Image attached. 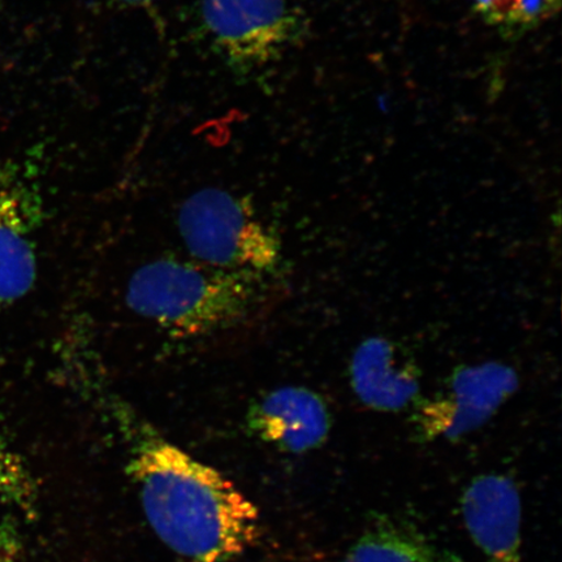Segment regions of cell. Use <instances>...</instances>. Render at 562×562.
<instances>
[{
    "instance_id": "cell-9",
    "label": "cell",
    "mask_w": 562,
    "mask_h": 562,
    "mask_svg": "<svg viewBox=\"0 0 562 562\" xmlns=\"http://www.w3.org/2000/svg\"><path fill=\"white\" fill-rule=\"evenodd\" d=\"M349 378L357 398L375 412H403L420 397L417 364L384 337H370L357 347Z\"/></svg>"
},
{
    "instance_id": "cell-14",
    "label": "cell",
    "mask_w": 562,
    "mask_h": 562,
    "mask_svg": "<svg viewBox=\"0 0 562 562\" xmlns=\"http://www.w3.org/2000/svg\"><path fill=\"white\" fill-rule=\"evenodd\" d=\"M20 548L15 532L0 525V562H19Z\"/></svg>"
},
{
    "instance_id": "cell-10",
    "label": "cell",
    "mask_w": 562,
    "mask_h": 562,
    "mask_svg": "<svg viewBox=\"0 0 562 562\" xmlns=\"http://www.w3.org/2000/svg\"><path fill=\"white\" fill-rule=\"evenodd\" d=\"M341 562H462L418 526L375 513Z\"/></svg>"
},
{
    "instance_id": "cell-4",
    "label": "cell",
    "mask_w": 562,
    "mask_h": 562,
    "mask_svg": "<svg viewBox=\"0 0 562 562\" xmlns=\"http://www.w3.org/2000/svg\"><path fill=\"white\" fill-rule=\"evenodd\" d=\"M200 25L210 50L238 76L279 61L304 34L290 0H201Z\"/></svg>"
},
{
    "instance_id": "cell-7",
    "label": "cell",
    "mask_w": 562,
    "mask_h": 562,
    "mask_svg": "<svg viewBox=\"0 0 562 562\" xmlns=\"http://www.w3.org/2000/svg\"><path fill=\"white\" fill-rule=\"evenodd\" d=\"M245 422L251 437L280 452L305 454L325 445L333 414L318 393L286 385L252 402Z\"/></svg>"
},
{
    "instance_id": "cell-6",
    "label": "cell",
    "mask_w": 562,
    "mask_h": 562,
    "mask_svg": "<svg viewBox=\"0 0 562 562\" xmlns=\"http://www.w3.org/2000/svg\"><path fill=\"white\" fill-rule=\"evenodd\" d=\"M42 220L38 189L18 167H0V308L24 299L37 280Z\"/></svg>"
},
{
    "instance_id": "cell-13",
    "label": "cell",
    "mask_w": 562,
    "mask_h": 562,
    "mask_svg": "<svg viewBox=\"0 0 562 562\" xmlns=\"http://www.w3.org/2000/svg\"><path fill=\"white\" fill-rule=\"evenodd\" d=\"M470 4L491 25L501 27L507 13L508 0H469Z\"/></svg>"
},
{
    "instance_id": "cell-1",
    "label": "cell",
    "mask_w": 562,
    "mask_h": 562,
    "mask_svg": "<svg viewBox=\"0 0 562 562\" xmlns=\"http://www.w3.org/2000/svg\"><path fill=\"white\" fill-rule=\"evenodd\" d=\"M126 473L147 524L189 562H229L259 538V512L235 483L161 435L130 406L111 404Z\"/></svg>"
},
{
    "instance_id": "cell-8",
    "label": "cell",
    "mask_w": 562,
    "mask_h": 562,
    "mask_svg": "<svg viewBox=\"0 0 562 562\" xmlns=\"http://www.w3.org/2000/svg\"><path fill=\"white\" fill-rule=\"evenodd\" d=\"M460 503L463 524L484 561L524 562L522 502L510 476H475L463 490Z\"/></svg>"
},
{
    "instance_id": "cell-15",
    "label": "cell",
    "mask_w": 562,
    "mask_h": 562,
    "mask_svg": "<svg viewBox=\"0 0 562 562\" xmlns=\"http://www.w3.org/2000/svg\"><path fill=\"white\" fill-rule=\"evenodd\" d=\"M116 4L125 7H139L156 2V0H114Z\"/></svg>"
},
{
    "instance_id": "cell-2",
    "label": "cell",
    "mask_w": 562,
    "mask_h": 562,
    "mask_svg": "<svg viewBox=\"0 0 562 562\" xmlns=\"http://www.w3.org/2000/svg\"><path fill=\"white\" fill-rule=\"evenodd\" d=\"M259 280L196 261L161 258L133 273L126 304L176 336H209L250 318L261 304Z\"/></svg>"
},
{
    "instance_id": "cell-3",
    "label": "cell",
    "mask_w": 562,
    "mask_h": 562,
    "mask_svg": "<svg viewBox=\"0 0 562 562\" xmlns=\"http://www.w3.org/2000/svg\"><path fill=\"white\" fill-rule=\"evenodd\" d=\"M182 241L196 262L261 278L276 269L281 246L251 203L221 188H205L182 202Z\"/></svg>"
},
{
    "instance_id": "cell-11",
    "label": "cell",
    "mask_w": 562,
    "mask_h": 562,
    "mask_svg": "<svg viewBox=\"0 0 562 562\" xmlns=\"http://www.w3.org/2000/svg\"><path fill=\"white\" fill-rule=\"evenodd\" d=\"M37 487L30 468L0 434V509L11 508L32 515Z\"/></svg>"
},
{
    "instance_id": "cell-12",
    "label": "cell",
    "mask_w": 562,
    "mask_h": 562,
    "mask_svg": "<svg viewBox=\"0 0 562 562\" xmlns=\"http://www.w3.org/2000/svg\"><path fill=\"white\" fill-rule=\"evenodd\" d=\"M561 0H508L501 26L509 34H521L542 25L560 11Z\"/></svg>"
},
{
    "instance_id": "cell-5",
    "label": "cell",
    "mask_w": 562,
    "mask_h": 562,
    "mask_svg": "<svg viewBox=\"0 0 562 562\" xmlns=\"http://www.w3.org/2000/svg\"><path fill=\"white\" fill-rule=\"evenodd\" d=\"M519 386L517 371L501 362L460 367L442 389L412 406V434L420 445L457 442L488 424Z\"/></svg>"
}]
</instances>
